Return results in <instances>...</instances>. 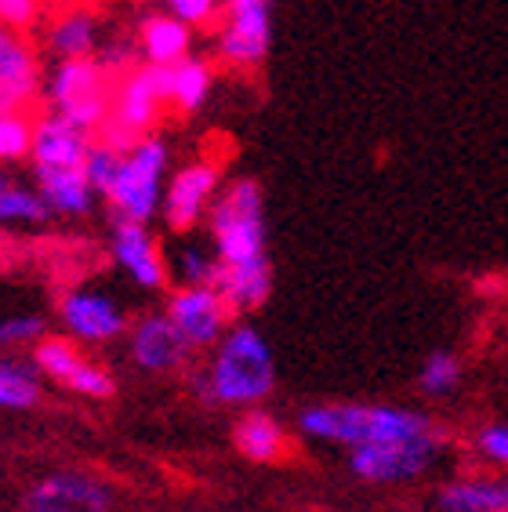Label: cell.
<instances>
[{"label":"cell","mask_w":508,"mask_h":512,"mask_svg":"<svg viewBox=\"0 0 508 512\" xmlns=\"http://www.w3.org/2000/svg\"><path fill=\"white\" fill-rule=\"evenodd\" d=\"M276 364L273 349L262 338V331L251 324H233L218 338L211 364L196 378V393L207 404L251 407L273 393Z\"/></svg>","instance_id":"cell-1"},{"label":"cell","mask_w":508,"mask_h":512,"mask_svg":"<svg viewBox=\"0 0 508 512\" xmlns=\"http://www.w3.org/2000/svg\"><path fill=\"white\" fill-rule=\"evenodd\" d=\"M207 240L215 244L222 266L269 262V229H265V189L254 175L225 178L222 193L204 222Z\"/></svg>","instance_id":"cell-2"},{"label":"cell","mask_w":508,"mask_h":512,"mask_svg":"<svg viewBox=\"0 0 508 512\" xmlns=\"http://www.w3.org/2000/svg\"><path fill=\"white\" fill-rule=\"evenodd\" d=\"M298 429L313 440L327 444L363 447L385 444V440H407V436L432 433V422L421 411L385 404H316L302 411Z\"/></svg>","instance_id":"cell-3"},{"label":"cell","mask_w":508,"mask_h":512,"mask_svg":"<svg viewBox=\"0 0 508 512\" xmlns=\"http://www.w3.org/2000/svg\"><path fill=\"white\" fill-rule=\"evenodd\" d=\"M175 171L171 142L160 131L142 135L135 146L124 149L117 178L102 193V204L113 211V218H131V222H157L164 207L167 178Z\"/></svg>","instance_id":"cell-4"},{"label":"cell","mask_w":508,"mask_h":512,"mask_svg":"<svg viewBox=\"0 0 508 512\" xmlns=\"http://www.w3.org/2000/svg\"><path fill=\"white\" fill-rule=\"evenodd\" d=\"M171 113L167 102V73L160 66H135L131 73L113 80V102H109V117L98 131L102 142L117 149L135 146L142 135L160 131L164 117Z\"/></svg>","instance_id":"cell-5"},{"label":"cell","mask_w":508,"mask_h":512,"mask_svg":"<svg viewBox=\"0 0 508 512\" xmlns=\"http://www.w3.org/2000/svg\"><path fill=\"white\" fill-rule=\"evenodd\" d=\"M109 102H113V77L98 59L48 62L40 109H51V113L73 120L77 128L98 135L109 117Z\"/></svg>","instance_id":"cell-6"},{"label":"cell","mask_w":508,"mask_h":512,"mask_svg":"<svg viewBox=\"0 0 508 512\" xmlns=\"http://www.w3.org/2000/svg\"><path fill=\"white\" fill-rule=\"evenodd\" d=\"M273 51V0H225L215 30L211 59L229 73H258Z\"/></svg>","instance_id":"cell-7"},{"label":"cell","mask_w":508,"mask_h":512,"mask_svg":"<svg viewBox=\"0 0 508 512\" xmlns=\"http://www.w3.org/2000/svg\"><path fill=\"white\" fill-rule=\"evenodd\" d=\"M225 186V164L222 157L211 153H196V157L182 160L171 178H167L164 207H160V222L171 233H196L204 226L211 207H215L218 193Z\"/></svg>","instance_id":"cell-8"},{"label":"cell","mask_w":508,"mask_h":512,"mask_svg":"<svg viewBox=\"0 0 508 512\" xmlns=\"http://www.w3.org/2000/svg\"><path fill=\"white\" fill-rule=\"evenodd\" d=\"M48 59L37 44V33L0 22V102L26 113H37L44 95Z\"/></svg>","instance_id":"cell-9"},{"label":"cell","mask_w":508,"mask_h":512,"mask_svg":"<svg viewBox=\"0 0 508 512\" xmlns=\"http://www.w3.org/2000/svg\"><path fill=\"white\" fill-rule=\"evenodd\" d=\"M109 258L113 266L138 287V291H167L171 284V266L160 237L153 233V222H131V218H113L109 222Z\"/></svg>","instance_id":"cell-10"},{"label":"cell","mask_w":508,"mask_h":512,"mask_svg":"<svg viewBox=\"0 0 508 512\" xmlns=\"http://www.w3.org/2000/svg\"><path fill=\"white\" fill-rule=\"evenodd\" d=\"M33 33H37V44L48 62L95 59L109 26H106V19H102V11H98L91 0H84V4L48 8Z\"/></svg>","instance_id":"cell-11"},{"label":"cell","mask_w":508,"mask_h":512,"mask_svg":"<svg viewBox=\"0 0 508 512\" xmlns=\"http://www.w3.org/2000/svg\"><path fill=\"white\" fill-rule=\"evenodd\" d=\"M164 313L178 327V335L186 338L189 349H215L218 338L229 331L233 309L215 284H175L164 302Z\"/></svg>","instance_id":"cell-12"},{"label":"cell","mask_w":508,"mask_h":512,"mask_svg":"<svg viewBox=\"0 0 508 512\" xmlns=\"http://www.w3.org/2000/svg\"><path fill=\"white\" fill-rule=\"evenodd\" d=\"M59 324L73 342L80 345H106L127 335V309L120 298L98 287H69L59 298Z\"/></svg>","instance_id":"cell-13"},{"label":"cell","mask_w":508,"mask_h":512,"mask_svg":"<svg viewBox=\"0 0 508 512\" xmlns=\"http://www.w3.org/2000/svg\"><path fill=\"white\" fill-rule=\"evenodd\" d=\"M436 451H440L436 433L385 440V444H363L352 447L349 469L367 483H400L425 473L436 462Z\"/></svg>","instance_id":"cell-14"},{"label":"cell","mask_w":508,"mask_h":512,"mask_svg":"<svg viewBox=\"0 0 508 512\" xmlns=\"http://www.w3.org/2000/svg\"><path fill=\"white\" fill-rule=\"evenodd\" d=\"M95 135L77 128L73 120L51 113V109H37L33 113V131H30V175L37 171H62V168H84V160L91 153Z\"/></svg>","instance_id":"cell-15"},{"label":"cell","mask_w":508,"mask_h":512,"mask_svg":"<svg viewBox=\"0 0 508 512\" xmlns=\"http://www.w3.org/2000/svg\"><path fill=\"white\" fill-rule=\"evenodd\" d=\"M127 349H131V360H135L142 371L149 375H171V371H182L189 360V342L178 335V327L171 324V316L164 309L157 313H142L135 324L127 327Z\"/></svg>","instance_id":"cell-16"},{"label":"cell","mask_w":508,"mask_h":512,"mask_svg":"<svg viewBox=\"0 0 508 512\" xmlns=\"http://www.w3.org/2000/svg\"><path fill=\"white\" fill-rule=\"evenodd\" d=\"M113 491L88 473H55L37 480L22 498V512H109Z\"/></svg>","instance_id":"cell-17"},{"label":"cell","mask_w":508,"mask_h":512,"mask_svg":"<svg viewBox=\"0 0 508 512\" xmlns=\"http://www.w3.org/2000/svg\"><path fill=\"white\" fill-rule=\"evenodd\" d=\"M131 30H135L142 62H146V66H160V69L175 66V62H182L186 55H193L196 37H200L189 22L175 19V15H167V11H160V8L142 11Z\"/></svg>","instance_id":"cell-18"},{"label":"cell","mask_w":508,"mask_h":512,"mask_svg":"<svg viewBox=\"0 0 508 512\" xmlns=\"http://www.w3.org/2000/svg\"><path fill=\"white\" fill-rule=\"evenodd\" d=\"M167 102H171V113L182 120L200 117L215 95L218 84V62L204 51H193L182 62L167 66Z\"/></svg>","instance_id":"cell-19"},{"label":"cell","mask_w":508,"mask_h":512,"mask_svg":"<svg viewBox=\"0 0 508 512\" xmlns=\"http://www.w3.org/2000/svg\"><path fill=\"white\" fill-rule=\"evenodd\" d=\"M33 186L40 189L44 204L51 207V218H66V222H80L91 218L95 207L102 204L98 189L91 186V178L84 168H62V171H37Z\"/></svg>","instance_id":"cell-20"},{"label":"cell","mask_w":508,"mask_h":512,"mask_svg":"<svg viewBox=\"0 0 508 512\" xmlns=\"http://www.w3.org/2000/svg\"><path fill=\"white\" fill-rule=\"evenodd\" d=\"M218 291L225 295L236 316L262 309L273 295V262H254V266H222Z\"/></svg>","instance_id":"cell-21"},{"label":"cell","mask_w":508,"mask_h":512,"mask_svg":"<svg viewBox=\"0 0 508 512\" xmlns=\"http://www.w3.org/2000/svg\"><path fill=\"white\" fill-rule=\"evenodd\" d=\"M167 266H171V284H218L222 273L215 244L196 233H178V244L167 251Z\"/></svg>","instance_id":"cell-22"},{"label":"cell","mask_w":508,"mask_h":512,"mask_svg":"<svg viewBox=\"0 0 508 512\" xmlns=\"http://www.w3.org/2000/svg\"><path fill=\"white\" fill-rule=\"evenodd\" d=\"M51 222V207L44 204L40 189L30 182H22L19 175H11L0 186V229H37Z\"/></svg>","instance_id":"cell-23"},{"label":"cell","mask_w":508,"mask_h":512,"mask_svg":"<svg viewBox=\"0 0 508 512\" xmlns=\"http://www.w3.org/2000/svg\"><path fill=\"white\" fill-rule=\"evenodd\" d=\"M443 512H508V480H454L440 491Z\"/></svg>","instance_id":"cell-24"},{"label":"cell","mask_w":508,"mask_h":512,"mask_svg":"<svg viewBox=\"0 0 508 512\" xmlns=\"http://www.w3.org/2000/svg\"><path fill=\"white\" fill-rule=\"evenodd\" d=\"M236 447H240L251 462H276L287 447V433L273 414H265L254 407V411H247L244 418L236 422Z\"/></svg>","instance_id":"cell-25"},{"label":"cell","mask_w":508,"mask_h":512,"mask_svg":"<svg viewBox=\"0 0 508 512\" xmlns=\"http://www.w3.org/2000/svg\"><path fill=\"white\" fill-rule=\"evenodd\" d=\"M40 400L37 364H22L15 356H0V411H30Z\"/></svg>","instance_id":"cell-26"},{"label":"cell","mask_w":508,"mask_h":512,"mask_svg":"<svg viewBox=\"0 0 508 512\" xmlns=\"http://www.w3.org/2000/svg\"><path fill=\"white\" fill-rule=\"evenodd\" d=\"M33 364L44 378L69 385L73 371L84 364V353H80V342H73L69 335H44L33 345Z\"/></svg>","instance_id":"cell-27"},{"label":"cell","mask_w":508,"mask_h":512,"mask_svg":"<svg viewBox=\"0 0 508 512\" xmlns=\"http://www.w3.org/2000/svg\"><path fill=\"white\" fill-rule=\"evenodd\" d=\"M30 131H33V113L0 102V164L19 168L30 157Z\"/></svg>","instance_id":"cell-28"},{"label":"cell","mask_w":508,"mask_h":512,"mask_svg":"<svg viewBox=\"0 0 508 512\" xmlns=\"http://www.w3.org/2000/svg\"><path fill=\"white\" fill-rule=\"evenodd\" d=\"M102 62L109 77L117 80L124 73H131L135 66H142V55H138V40H135V30H109L106 40H102V48L95 55Z\"/></svg>","instance_id":"cell-29"},{"label":"cell","mask_w":508,"mask_h":512,"mask_svg":"<svg viewBox=\"0 0 508 512\" xmlns=\"http://www.w3.org/2000/svg\"><path fill=\"white\" fill-rule=\"evenodd\" d=\"M48 335V320L37 313H15L0 320V349H33Z\"/></svg>","instance_id":"cell-30"},{"label":"cell","mask_w":508,"mask_h":512,"mask_svg":"<svg viewBox=\"0 0 508 512\" xmlns=\"http://www.w3.org/2000/svg\"><path fill=\"white\" fill-rule=\"evenodd\" d=\"M153 4H157L160 11H167V15L189 22L196 33H211L218 15H222L225 0H153Z\"/></svg>","instance_id":"cell-31"},{"label":"cell","mask_w":508,"mask_h":512,"mask_svg":"<svg viewBox=\"0 0 508 512\" xmlns=\"http://www.w3.org/2000/svg\"><path fill=\"white\" fill-rule=\"evenodd\" d=\"M421 389L429 396H443L450 393L454 385L461 382V364H458V356L447 353V349H440V353H432L425 364H421Z\"/></svg>","instance_id":"cell-32"},{"label":"cell","mask_w":508,"mask_h":512,"mask_svg":"<svg viewBox=\"0 0 508 512\" xmlns=\"http://www.w3.org/2000/svg\"><path fill=\"white\" fill-rule=\"evenodd\" d=\"M66 389L69 393H77V396H88V400H109V396L117 393V382H113V375H109L106 367L84 356V364L73 371V378H69Z\"/></svg>","instance_id":"cell-33"},{"label":"cell","mask_w":508,"mask_h":512,"mask_svg":"<svg viewBox=\"0 0 508 512\" xmlns=\"http://www.w3.org/2000/svg\"><path fill=\"white\" fill-rule=\"evenodd\" d=\"M120 157H124V149L109 146V142H102V138L95 135V142H91L88 160H84V171H88L91 186L98 189V197H102V193H106V189H109V182L117 178Z\"/></svg>","instance_id":"cell-34"},{"label":"cell","mask_w":508,"mask_h":512,"mask_svg":"<svg viewBox=\"0 0 508 512\" xmlns=\"http://www.w3.org/2000/svg\"><path fill=\"white\" fill-rule=\"evenodd\" d=\"M476 447L483 451V458L498 465H508V425H487L483 433H479Z\"/></svg>","instance_id":"cell-35"},{"label":"cell","mask_w":508,"mask_h":512,"mask_svg":"<svg viewBox=\"0 0 508 512\" xmlns=\"http://www.w3.org/2000/svg\"><path fill=\"white\" fill-rule=\"evenodd\" d=\"M44 8H66V4H84V0H40Z\"/></svg>","instance_id":"cell-36"}]
</instances>
